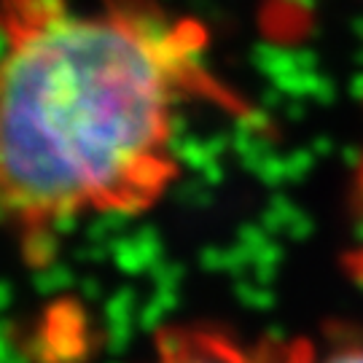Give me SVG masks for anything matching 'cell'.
Here are the masks:
<instances>
[{
	"label": "cell",
	"instance_id": "1",
	"mask_svg": "<svg viewBox=\"0 0 363 363\" xmlns=\"http://www.w3.org/2000/svg\"><path fill=\"white\" fill-rule=\"evenodd\" d=\"M196 33L70 0H0V232L33 264L73 226L135 218L178 181Z\"/></svg>",
	"mask_w": 363,
	"mask_h": 363
},
{
	"label": "cell",
	"instance_id": "2",
	"mask_svg": "<svg viewBox=\"0 0 363 363\" xmlns=\"http://www.w3.org/2000/svg\"><path fill=\"white\" fill-rule=\"evenodd\" d=\"M145 363H269L267 347L202 323L164 325L154 334V355Z\"/></svg>",
	"mask_w": 363,
	"mask_h": 363
},
{
	"label": "cell",
	"instance_id": "4",
	"mask_svg": "<svg viewBox=\"0 0 363 363\" xmlns=\"http://www.w3.org/2000/svg\"><path fill=\"white\" fill-rule=\"evenodd\" d=\"M358 205H361V223H363V169H361V181H358ZM350 267L358 277H363V245L350 256Z\"/></svg>",
	"mask_w": 363,
	"mask_h": 363
},
{
	"label": "cell",
	"instance_id": "3",
	"mask_svg": "<svg viewBox=\"0 0 363 363\" xmlns=\"http://www.w3.org/2000/svg\"><path fill=\"white\" fill-rule=\"evenodd\" d=\"M269 363H363V337H337L325 345L310 339L264 342Z\"/></svg>",
	"mask_w": 363,
	"mask_h": 363
}]
</instances>
